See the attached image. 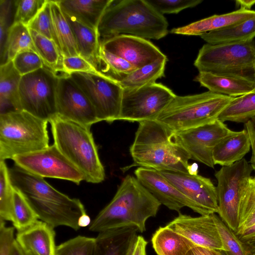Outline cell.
Wrapping results in <instances>:
<instances>
[{"instance_id": "cell-1", "label": "cell", "mask_w": 255, "mask_h": 255, "mask_svg": "<svg viewBox=\"0 0 255 255\" xmlns=\"http://www.w3.org/2000/svg\"><path fill=\"white\" fill-rule=\"evenodd\" d=\"M13 186L24 196L40 219L53 228L66 226L79 230L81 218L86 215L79 199L71 198L59 191L43 178L14 164L9 168Z\"/></svg>"}, {"instance_id": "cell-2", "label": "cell", "mask_w": 255, "mask_h": 255, "mask_svg": "<svg viewBox=\"0 0 255 255\" xmlns=\"http://www.w3.org/2000/svg\"><path fill=\"white\" fill-rule=\"evenodd\" d=\"M160 205L136 177L127 175L111 202L91 223L89 230L100 233L133 227L143 233L146 230V221L156 215Z\"/></svg>"}, {"instance_id": "cell-3", "label": "cell", "mask_w": 255, "mask_h": 255, "mask_svg": "<svg viewBox=\"0 0 255 255\" xmlns=\"http://www.w3.org/2000/svg\"><path fill=\"white\" fill-rule=\"evenodd\" d=\"M173 133L158 122L146 121L139 123L129 151L132 167L188 173L189 153L173 138Z\"/></svg>"}, {"instance_id": "cell-4", "label": "cell", "mask_w": 255, "mask_h": 255, "mask_svg": "<svg viewBox=\"0 0 255 255\" xmlns=\"http://www.w3.org/2000/svg\"><path fill=\"white\" fill-rule=\"evenodd\" d=\"M163 15L146 0H113L103 13L97 31L100 42L121 35L159 40L168 33Z\"/></svg>"}, {"instance_id": "cell-5", "label": "cell", "mask_w": 255, "mask_h": 255, "mask_svg": "<svg viewBox=\"0 0 255 255\" xmlns=\"http://www.w3.org/2000/svg\"><path fill=\"white\" fill-rule=\"evenodd\" d=\"M50 124L53 144L84 175L85 181L99 183L105 172L91 128L57 115Z\"/></svg>"}, {"instance_id": "cell-6", "label": "cell", "mask_w": 255, "mask_h": 255, "mask_svg": "<svg viewBox=\"0 0 255 255\" xmlns=\"http://www.w3.org/2000/svg\"><path fill=\"white\" fill-rule=\"evenodd\" d=\"M234 98L209 91L192 95H176L155 121L173 133L195 128L218 119Z\"/></svg>"}, {"instance_id": "cell-7", "label": "cell", "mask_w": 255, "mask_h": 255, "mask_svg": "<svg viewBox=\"0 0 255 255\" xmlns=\"http://www.w3.org/2000/svg\"><path fill=\"white\" fill-rule=\"evenodd\" d=\"M48 123L24 111L0 114V161L49 146Z\"/></svg>"}, {"instance_id": "cell-8", "label": "cell", "mask_w": 255, "mask_h": 255, "mask_svg": "<svg viewBox=\"0 0 255 255\" xmlns=\"http://www.w3.org/2000/svg\"><path fill=\"white\" fill-rule=\"evenodd\" d=\"M255 42L204 44L194 63L199 72L244 77L255 80Z\"/></svg>"}, {"instance_id": "cell-9", "label": "cell", "mask_w": 255, "mask_h": 255, "mask_svg": "<svg viewBox=\"0 0 255 255\" xmlns=\"http://www.w3.org/2000/svg\"><path fill=\"white\" fill-rule=\"evenodd\" d=\"M59 75L45 66L21 76L19 96L21 111L49 121L57 115Z\"/></svg>"}, {"instance_id": "cell-10", "label": "cell", "mask_w": 255, "mask_h": 255, "mask_svg": "<svg viewBox=\"0 0 255 255\" xmlns=\"http://www.w3.org/2000/svg\"><path fill=\"white\" fill-rule=\"evenodd\" d=\"M253 168L243 158L233 164L222 166L215 174L219 216L236 234L238 232L239 209L243 191L251 177Z\"/></svg>"}, {"instance_id": "cell-11", "label": "cell", "mask_w": 255, "mask_h": 255, "mask_svg": "<svg viewBox=\"0 0 255 255\" xmlns=\"http://www.w3.org/2000/svg\"><path fill=\"white\" fill-rule=\"evenodd\" d=\"M176 95L161 83L137 89H123L118 120L138 123L155 120Z\"/></svg>"}, {"instance_id": "cell-12", "label": "cell", "mask_w": 255, "mask_h": 255, "mask_svg": "<svg viewBox=\"0 0 255 255\" xmlns=\"http://www.w3.org/2000/svg\"><path fill=\"white\" fill-rule=\"evenodd\" d=\"M69 75L91 102L100 122L118 120L123 88L118 82L97 74L73 73Z\"/></svg>"}, {"instance_id": "cell-13", "label": "cell", "mask_w": 255, "mask_h": 255, "mask_svg": "<svg viewBox=\"0 0 255 255\" xmlns=\"http://www.w3.org/2000/svg\"><path fill=\"white\" fill-rule=\"evenodd\" d=\"M15 165L42 178L68 180L77 185L85 180L83 174L53 144L40 150L12 158Z\"/></svg>"}, {"instance_id": "cell-14", "label": "cell", "mask_w": 255, "mask_h": 255, "mask_svg": "<svg viewBox=\"0 0 255 255\" xmlns=\"http://www.w3.org/2000/svg\"><path fill=\"white\" fill-rule=\"evenodd\" d=\"M234 132L217 119L200 127L173 133V138L189 153L191 159L214 168V148Z\"/></svg>"}, {"instance_id": "cell-15", "label": "cell", "mask_w": 255, "mask_h": 255, "mask_svg": "<svg viewBox=\"0 0 255 255\" xmlns=\"http://www.w3.org/2000/svg\"><path fill=\"white\" fill-rule=\"evenodd\" d=\"M57 115L91 128L100 122L91 102L70 75L59 78L56 94Z\"/></svg>"}, {"instance_id": "cell-16", "label": "cell", "mask_w": 255, "mask_h": 255, "mask_svg": "<svg viewBox=\"0 0 255 255\" xmlns=\"http://www.w3.org/2000/svg\"><path fill=\"white\" fill-rule=\"evenodd\" d=\"M139 182L161 203L177 212L184 207L190 208L201 215L204 211L174 186L159 171L139 167L134 171Z\"/></svg>"}, {"instance_id": "cell-17", "label": "cell", "mask_w": 255, "mask_h": 255, "mask_svg": "<svg viewBox=\"0 0 255 255\" xmlns=\"http://www.w3.org/2000/svg\"><path fill=\"white\" fill-rule=\"evenodd\" d=\"M159 171L181 193L200 207L206 215L218 213L216 188L210 178L179 171Z\"/></svg>"}, {"instance_id": "cell-18", "label": "cell", "mask_w": 255, "mask_h": 255, "mask_svg": "<svg viewBox=\"0 0 255 255\" xmlns=\"http://www.w3.org/2000/svg\"><path fill=\"white\" fill-rule=\"evenodd\" d=\"M100 44L137 69L166 56L148 40L130 35H119L102 41Z\"/></svg>"}, {"instance_id": "cell-19", "label": "cell", "mask_w": 255, "mask_h": 255, "mask_svg": "<svg viewBox=\"0 0 255 255\" xmlns=\"http://www.w3.org/2000/svg\"><path fill=\"white\" fill-rule=\"evenodd\" d=\"M167 226L196 246L224 251L214 214L193 217L179 213Z\"/></svg>"}, {"instance_id": "cell-20", "label": "cell", "mask_w": 255, "mask_h": 255, "mask_svg": "<svg viewBox=\"0 0 255 255\" xmlns=\"http://www.w3.org/2000/svg\"><path fill=\"white\" fill-rule=\"evenodd\" d=\"M195 81L209 91L236 98L255 89V80L238 76L200 72Z\"/></svg>"}, {"instance_id": "cell-21", "label": "cell", "mask_w": 255, "mask_h": 255, "mask_svg": "<svg viewBox=\"0 0 255 255\" xmlns=\"http://www.w3.org/2000/svg\"><path fill=\"white\" fill-rule=\"evenodd\" d=\"M138 232L135 228L125 227L99 233L94 255H131Z\"/></svg>"}, {"instance_id": "cell-22", "label": "cell", "mask_w": 255, "mask_h": 255, "mask_svg": "<svg viewBox=\"0 0 255 255\" xmlns=\"http://www.w3.org/2000/svg\"><path fill=\"white\" fill-rule=\"evenodd\" d=\"M255 17V10L239 9L223 14H215L191 23L186 26L174 28L170 32L186 35H198L208 32L232 26Z\"/></svg>"}, {"instance_id": "cell-23", "label": "cell", "mask_w": 255, "mask_h": 255, "mask_svg": "<svg viewBox=\"0 0 255 255\" xmlns=\"http://www.w3.org/2000/svg\"><path fill=\"white\" fill-rule=\"evenodd\" d=\"M55 236L52 227L38 220L27 229L18 232L15 240L22 249L32 251L37 255H55Z\"/></svg>"}, {"instance_id": "cell-24", "label": "cell", "mask_w": 255, "mask_h": 255, "mask_svg": "<svg viewBox=\"0 0 255 255\" xmlns=\"http://www.w3.org/2000/svg\"><path fill=\"white\" fill-rule=\"evenodd\" d=\"M114 0H58L63 12L91 29L97 30L101 17Z\"/></svg>"}, {"instance_id": "cell-25", "label": "cell", "mask_w": 255, "mask_h": 255, "mask_svg": "<svg viewBox=\"0 0 255 255\" xmlns=\"http://www.w3.org/2000/svg\"><path fill=\"white\" fill-rule=\"evenodd\" d=\"M251 142L245 129L234 133L222 140L214 148V164L230 166L244 158L250 150Z\"/></svg>"}, {"instance_id": "cell-26", "label": "cell", "mask_w": 255, "mask_h": 255, "mask_svg": "<svg viewBox=\"0 0 255 255\" xmlns=\"http://www.w3.org/2000/svg\"><path fill=\"white\" fill-rule=\"evenodd\" d=\"M21 78L12 61L0 66V114L21 111L19 96Z\"/></svg>"}, {"instance_id": "cell-27", "label": "cell", "mask_w": 255, "mask_h": 255, "mask_svg": "<svg viewBox=\"0 0 255 255\" xmlns=\"http://www.w3.org/2000/svg\"><path fill=\"white\" fill-rule=\"evenodd\" d=\"M54 40L63 56H79L70 25L56 0H50Z\"/></svg>"}, {"instance_id": "cell-28", "label": "cell", "mask_w": 255, "mask_h": 255, "mask_svg": "<svg viewBox=\"0 0 255 255\" xmlns=\"http://www.w3.org/2000/svg\"><path fill=\"white\" fill-rule=\"evenodd\" d=\"M151 244L157 255H186L196 246L167 225L160 227L155 232Z\"/></svg>"}, {"instance_id": "cell-29", "label": "cell", "mask_w": 255, "mask_h": 255, "mask_svg": "<svg viewBox=\"0 0 255 255\" xmlns=\"http://www.w3.org/2000/svg\"><path fill=\"white\" fill-rule=\"evenodd\" d=\"M64 14L73 31L79 55L97 69L101 46L98 31Z\"/></svg>"}, {"instance_id": "cell-30", "label": "cell", "mask_w": 255, "mask_h": 255, "mask_svg": "<svg viewBox=\"0 0 255 255\" xmlns=\"http://www.w3.org/2000/svg\"><path fill=\"white\" fill-rule=\"evenodd\" d=\"M207 43L216 45L246 43L255 37V17L235 25L200 35Z\"/></svg>"}, {"instance_id": "cell-31", "label": "cell", "mask_w": 255, "mask_h": 255, "mask_svg": "<svg viewBox=\"0 0 255 255\" xmlns=\"http://www.w3.org/2000/svg\"><path fill=\"white\" fill-rule=\"evenodd\" d=\"M36 50L28 27L21 23L13 24L9 28L4 47L0 53V65L12 61L19 52Z\"/></svg>"}, {"instance_id": "cell-32", "label": "cell", "mask_w": 255, "mask_h": 255, "mask_svg": "<svg viewBox=\"0 0 255 255\" xmlns=\"http://www.w3.org/2000/svg\"><path fill=\"white\" fill-rule=\"evenodd\" d=\"M167 59L166 56L153 62L137 68L118 83L123 89H137L156 83L164 76Z\"/></svg>"}, {"instance_id": "cell-33", "label": "cell", "mask_w": 255, "mask_h": 255, "mask_svg": "<svg viewBox=\"0 0 255 255\" xmlns=\"http://www.w3.org/2000/svg\"><path fill=\"white\" fill-rule=\"evenodd\" d=\"M136 69L125 59L100 46L97 70L102 75L119 83Z\"/></svg>"}, {"instance_id": "cell-34", "label": "cell", "mask_w": 255, "mask_h": 255, "mask_svg": "<svg viewBox=\"0 0 255 255\" xmlns=\"http://www.w3.org/2000/svg\"><path fill=\"white\" fill-rule=\"evenodd\" d=\"M36 52L39 56L44 66L59 76L63 72V56L53 40L29 29Z\"/></svg>"}, {"instance_id": "cell-35", "label": "cell", "mask_w": 255, "mask_h": 255, "mask_svg": "<svg viewBox=\"0 0 255 255\" xmlns=\"http://www.w3.org/2000/svg\"><path fill=\"white\" fill-rule=\"evenodd\" d=\"M255 117V89L244 95L234 98L222 111L218 119L246 123Z\"/></svg>"}, {"instance_id": "cell-36", "label": "cell", "mask_w": 255, "mask_h": 255, "mask_svg": "<svg viewBox=\"0 0 255 255\" xmlns=\"http://www.w3.org/2000/svg\"><path fill=\"white\" fill-rule=\"evenodd\" d=\"M14 187L9 168L5 161H0V219L12 222L13 213Z\"/></svg>"}, {"instance_id": "cell-37", "label": "cell", "mask_w": 255, "mask_h": 255, "mask_svg": "<svg viewBox=\"0 0 255 255\" xmlns=\"http://www.w3.org/2000/svg\"><path fill=\"white\" fill-rule=\"evenodd\" d=\"M38 219L37 215L23 195L14 187L13 213L11 222L14 227L19 232L33 225Z\"/></svg>"}, {"instance_id": "cell-38", "label": "cell", "mask_w": 255, "mask_h": 255, "mask_svg": "<svg viewBox=\"0 0 255 255\" xmlns=\"http://www.w3.org/2000/svg\"><path fill=\"white\" fill-rule=\"evenodd\" d=\"M238 234L255 224V182L251 178L241 196L239 209Z\"/></svg>"}, {"instance_id": "cell-39", "label": "cell", "mask_w": 255, "mask_h": 255, "mask_svg": "<svg viewBox=\"0 0 255 255\" xmlns=\"http://www.w3.org/2000/svg\"><path fill=\"white\" fill-rule=\"evenodd\" d=\"M214 217L224 251L228 255H249L244 244L236 233L215 213Z\"/></svg>"}, {"instance_id": "cell-40", "label": "cell", "mask_w": 255, "mask_h": 255, "mask_svg": "<svg viewBox=\"0 0 255 255\" xmlns=\"http://www.w3.org/2000/svg\"><path fill=\"white\" fill-rule=\"evenodd\" d=\"M95 238L78 236L56 246L55 255H94Z\"/></svg>"}, {"instance_id": "cell-41", "label": "cell", "mask_w": 255, "mask_h": 255, "mask_svg": "<svg viewBox=\"0 0 255 255\" xmlns=\"http://www.w3.org/2000/svg\"><path fill=\"white\" fill-rule=\"evenodd\" d=\"M47 1V0H15L13 24L21 23L27 26L43 8Z\"/></svg>"}, {"instance_id": "cell-42", "label": "cell", "mask_w": 255, "mask_h": 255, "mask_svg": "<svg viewBox=\"0 0 255 255\" xmlns=\"http://www.w3.org/2000/svg\"><path fill=\"white\" fill-rule=\"evenodd\" d=\"M15 69L21 76L33 72L44 66L39 56L33 50L18 53L12 61Z\"/></svg>"}, {"instance_id": "cell-43", "label": "cell", "mask_w": 255, "mask_h": 255, "mask_svg": "<svg viewBox=\"0 0 255 255\" xmlns=\"http://www.w3.org/2000/svg\"><path fill=\"white\" fill-rule=\"evenodd\" d=\"M27 27L29 29L54 41L51 22L50 0H47L43 8L29 23Z\"/></svg>"}, {"instance_id": "cell-44", "label": "cell", "mask_w": 255, "mask_h": 255, "mask_svg": "<svg viewBox=\"0 0 255 255\" xmlns=\"http://www.w3.org/2000/svg\"><path fill=\"white\" fill-rule=\"evenodd\" d=\"M160 14L177 13L180 11L194 7L202 2V0H146Z\"/></svg>"}, {"instance_id": "cell-45", "label": "cell", "mask_w": 255, "mask_h": 255, "mask_svg": "<svg viewBox=\"0 0 255 255\" xmlns=\"http://www.w3.org/2000/svg\"><path fill=\"white\" fill-rule=\"evenodd\" d=\"M15 0H0V53L6 41L8 31L13 22Z\"/></svg>"}, {"instance_id": "cell-46", "label": "cell", "mask_w": 255, "mask_h": 255, "mask_svg": "<svg viewBox=\"0 0 255 255\" xmlns=\"http://www.w3.org/2000/svg\"><path fill=\"white\" fill-rule=\"evenodd\" d=\"M62 68L63 73L67 75L73 73H87L102 75L89 62L80 55L63 56Z\"/></svg>"}, {"instance_id": "cell-47", "label": "cell", "mask_w": 255, "mask_h": 255, "mask_svg": "<svg viewBox=\"0 0 255 255\" xmlns=\"http://www.w3.org/2000/svg\"><path fill=\"white\" fill-rule=\"evenodd\" d=\"M14 239V228L6 227L4 221L0 220V255H9Z\"/></svg>"}, {"instance_id": "cell-48", "label": "cell", "mask_w": 255, "mask_h": 255, "mask_svg": "<svg viewBox=\"0 0 255 255\" xmlns=\"http://www.w3.org/2000/svg\"><path fill=\"white\" fill-rule=\"evenodd\" d=\"M245 127L250 140L252 150L250 164L255 171V117L246 123Z\"/></svg>"}, {"instance_id": "cell-49", "label": "cell", "mask_w": 255, "mask_h": 255, "mask_svg": "<svg viewBox=\"0 0 255 255\" xmlns=\"http://www.w3.org/2000/svg\"><path fill=\"white\" fill-rule=\"evenodd\" d=\"M147 242L140 235H138L131 255H147Z\"/></svg>"}, {"instance_id": "cell-50", "label": "cell", "mask_w": 255, "mask_h": 255, "mask_svg": "<svg viewBox=\"0 0 255 255\" xmlns=\"http://www.w3.org/2000/svg\"><path fill=\"white\" fill-rule=\"evenodd\" d=\"M186 255H217L215 250L198 246L193 247Z\"/></svg>"}, {"instance_id": "cell-51", "label": "cell", "mask_w": 255, "mask_h": 255, "mask_svg": "<svg viewBox=\"0 0 255 255\" xmlns=\"http://www.w3.org/2000/svg\"><path fill=\"white\" fill-rule=\"evenodd\" d=\"M236 235L242 242L255 237V224Z\"/></svg>"}, {"instance_id": "cell-52", "label": "cell", "mask_w": 255, "mask_h": 255, "mask_svg": "<svg viewBox=\"0 0 255 255\" xmlns=\"http://www.w3.org/2000/svg\"><path fill=\"white\" fill-rule=\"evenodd\" d=\"M237 5L240 6V9L250 10L255 4V0H238L236 1Z\"/></svg>"}, {"instance_id": "cell-53", "label": "cell", "mask_w": 255, "mask_h": 255, "mask_svg": "<svg viewBox=\"0 0 255 255\" xmlns=\"http://www.w3.org/2000/svg\"><path fill=\"white\" fill-rule=\"evenodd\" d=\"M9 255H24L20 247L15 239L11 246Z\"/></svg>"}, {"instance_id": "cell-54", "label": "cell", "mask_w": 255, "mask_h": 255, "mask_svg": "<svg viewBox=\"0 0 255 255\" xmlns=\"http://www.w3.org/2000/svg\"><path fill=\"white\" fill-rule=\"evenodd\" d=\"M198 165L196 163H193L189 164L188 166V173L192 175H196L198 174Z\"/></svg>"}, {"instance_id": "cell-55", "label": "cell", "mask_w": 255, "mask_h": 255, "mask_svg": "<svg viewBox=\"0 0 255 255\" xmlns=\"http://www.w3.org/2000/svg\"><path fill=\"white\" fill-rule=\"evenodd\" d=\"M90 217L86 214L81 218L79 221V226L81 228L87 227L90 224Z\"/></svg>"}, {"instance_id": "cell-56", "label": "cell", "mask_w": 255, "mask_h": 255, "mask_svg": "<svg viewBox=\"0 0 255 255\" xmlns=\"http://www.w3.org/2000/svg\"><path fill=\"white\" fill-rule=\"evenodd\" d=\"M21 249L24 255H37L32 251L23 250L21 248Z\"/></svg>"}, {"instance_id": "cell-57", "label": "cell", "mask_w": 255, "mask_h": 255, "mask_svg": "<svg viewBox=\"0 0 255 255\" xmlns=\"http://www.w3.org/2000/svg\"><path fill=\"white\" fill-rule=\"evenodd\" d=\"M217 255H228L223 250H215Z\"/></svg>"}, {"instance_id": "cell-58", "label": "cell", "mask_w": 255, "mask_h": 255, "mask_svg": "<svg viewBox=\"0 0 255 255\" xmlns=\"http://www.w3.org/2000/svg\"><path fill=\"white\" fill-rule=\"evenodd\" d=\"M253 179H254V181L255 182V177L254 178H253Z\"/></svg>"}, {"instance_id": "cell-59", "label": "cell", "mask_w": 255, "mask_h": 255, "mask_svg": "<svg viewBox=\"0 0 255 255\" xmlns=\"http://www.w3.org/2000/svg\"></svg>"}]
</instances>
